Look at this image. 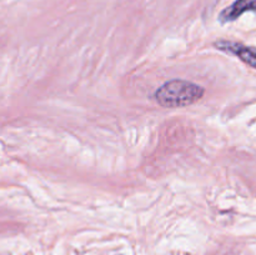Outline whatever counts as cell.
<instances>
[{
  "mask_svg": "<svg viewBox=\"0 0 256 255\" xmlns=\"http://www.w3.org/2000/svg\"><path fill=\"white\" fill-rule=\"evenodd\" d=\"M204 88L182 79L169 80L155 92L158 104L164 108H184L204 96Z\"/></svg>",
  "mask_w": 256,
  "mask_h": 255,
  "instance_id": "6da1fadb",
  "label": "cell"
},
{
  "mask_svg": "<svg viewBox=\"0 0 256 255\" xmlns=\"http://www.w3.org/2000/svg\"><path fill=\"white\" fill-rule=\"evenodd\" d=\"M214 46L228 54L235 55L242 62L256 69V46H248L242 42H229V40H218L214 42Z\"/></svg>",
  "mask_w": 256,
  "mask_h": 255,
  "instance_id": "7a4b0ae2",
  "label": "cell"
},
{
  "mask_svg": "<svg viewBox=\"0 0 256 255\" xmlns=\"http://www.w3.org/2000/svg\"><path fill=\"white\" fill-rule=\"evenodd\" d=\"M246 12H256V0H235L232 5L220 12L219 22L222 24L235 22Z\"/></svg>",
  "mask_w": 256,
  "mask_h": 255,
  "instance_id": "3957f363",
  "label": "cell"
}]
</instances>
